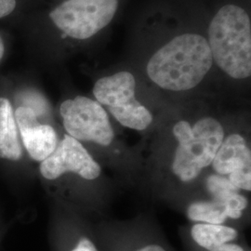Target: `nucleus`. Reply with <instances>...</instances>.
Returning <instances> with one entry per match:
<instances>
[{"instance_id": "1", "label": "nucleus", "mask_w": 251, "mask_h": 251, "mask_svg": "<svg viewBox=\"0 0 251 251\" xmlns=\"http://www.w3.org/2000/svg\"><path fill=\"white\" fill-rule=\"evenodd\" d=\"M212 63L206 38L197 34H184L174 37L152 55L147 64V74L164 90L183 91L196 88Z\"/></svg>"}, {"instance_id": "10", "label": "nucleus", "mask_w": 251, "mask_h": 251, "mask_svg": "<svg viewBox=\"0 0 251 251\" xmlns=\"http://www.w3.org/2000/svg\"><path fill=\"white\" fill-rule=\"evenodd\" d=\"M190 237L201 251H248L238 242V231L227 225L196 224Z\"/></svg>"}, {"instance_id": "6", "label": "nucleus", "mask_w": 251, "mask_h": 251, "mask_svg": "<svg viewBox=\"0 0 251 251\" xmlns=\"http://www.w3.org/2000/svg\"><path fill=\"white\" fill-rule=\"evenodd\" d=\"M63 125L67 134L79 142L110 145L114 130L106 111L97 100L77 96L64 100L60 106Z\"/></svg>"}, {"instance_id": "5", "label": "nucleus", "mask_w": 251, "mask_h": 251, "mask_svg": "<svg viewBox=\"0 0 251 251\" xmlns=\"http://www.w3.org/2000/svg\"><path fill=\"white\" fill-rule=\"evenodd\" d=\"M117 7V0H66L50 13V18L63 35L84 40L108 25Z\"/></svg>"}, {"instance_id": "13", "label": "nucleus", "mask_w": 251, "mask_h": 251, "mask_svg": "<svg viewBox=\"0 0 251 251\" xmlns=\"http://www.w3.org/2000/svg\"><path fill=\"white\" fill-rule=\"evenodd\" d=\"M206 186L213 198H226L239 191V189L233 186L229 179L219 174L209 176L206 180Z\"/></svg>"}, {"instance_id": "9", "label": "nucleus", "mask_w": 251, "mask_h": 251, "mask_svg": "<svg viewBox=\"0 0 251 251\" xmlns=\"http://www.w3.org/2000/svg\"><path fill=\"white\" fill-rule=\"evenodd\" d=\"M14 115L24 151L34 161L45 160L59 144L53 126L42 123L36 113L26 106H17Z\"/></svg>"}, {"instance_id": "7", "label": "nucleus", "mask_w": 251, "mask_h": 251, "mask_svg": "<svg viewBox=\"0 0 251 251\" xmlns=\"http://www.w3.org/2000/svg\"><path fill=\"white\" fill-rule=\"evenodd\" d=\"M39 173L49 180L59 179L67 173L91 180L100 175V167L81 142L66 134L59 141L54 152L40 162Z\"/></svg>"}, {"instance_id": "4", "label": "nucleus", "mask_w": 251, "mask_h": 251, "mask_svg": "<svg viewBox=\"0 0 251 251\" xmlns=\"http://www.w3.org/2000/svg\"><path fill=\"white\" fill-rule=\"evenodd\" d=\"M136 81L132 74L119 72L100 78L93 94L105 105L117 121L126 127L144 130L151 125L152 114L135 98Z\"/></svg>"}, {"instance_id": "16", "label": "nucleus", "mask_w": 251, "mask_h": 251, "mask_svg": "<svg viewBox=\"0 0 251 251\" xmlns=\"http://www.w3.org/2000/svg\"><path fill=\"white\" fill-rule=\"evenodd\" d=\"M5 50H6V48H5V42L2 38V36H0V63L5 55Z\"/></svg>"}, {"instance_id": "12", "label": "nucleus", "mask_w": 251, "mask_h": 251, "mask_svg": "<svg viewBox=\"0 0 251 251\" xmlns=\"http://www.w3.org/2000/svg\"><path fill=\"white\" fill-rule=\"evenodd\" d=\"M187 216L193 222L208 225H224L229 219L225 201L215 198L211 201L191 204L187 209Z\"/></svg>"}, {"instance_id": "3", "label": "nucleus", "mask_w": 251, "mask_h": 251, "mask_svg": "<svg viewBox=\"0 0 251 251\" xmlns=\"http://www.w3.org/2000/svg\"><path fill=\"white\" fill-rule=\"evenodd\" d=\"M178 148L172 162V171L184 182L197 179L214 159L225 139V130L213 117H205L195 125L179 121L173 126Z\"/></svg>"}, {"instance_id": "15", "label": "nucleus", "mask_w": 251, "mask_h": 251, "mask_svg": "<svg viewBox=\"0 0 251 251\" xmlns=\"http://www.w3.org/2000/svg\"><path fill=\"white\" fill-rule=\"evenodd\" d=\"M132 251H169L161 244L157 242L144 243L136 247Z\"/></svg>"}, {"instance_id": "14", "label": "nucleus", "mask_w": 251, "mask_h": 251, "mask_svg": "<svg viewBox=\"0 0 251 251\" xmlns=\"http://www.w3.org/2000/svg\"><path fill=\"white\" fill-rule=\"evenodd\" d=\"M68 251H99V250L90 237L84 235L79 237L72 249Z\"/></svg>"}, {"instance_id": "2", "label": "nucleus", "mask_w": 251, "mask_h": 251, "mask_svg": "<svg viewBox=\"0 0 251 251\" xmlns=\"http://www.w3.org/2000/svg\"><path fill=\"white\" fill-rule=\"evenodd\" d=\"M208 45L216 64L234 79L251 75V23L247 11L226 5L212 19Z\"/></svg>"}, {"instance_id": "8", "label": "nucleus", "mask_w": 251, "mask_h": 251, "mask_svg": "<svg viewBox=\"0 0 251 251\" xmlns=\"http://www.w3.org/2000/svg\"><path fill=\"white\" fill-rule=\"evenodd\" d=\"M219 175H229L233 186L251 190V152L240 134L229 135L224 139L211 163Z\"/></svg>"}, {"instance_id": "11", "label": "nucleus", "mask_w": 251, "mask_h": 251, "mask_svg": "<svg viewBox=\"0 0 251 251\" xmlns=\"http://www.w3.org/2000/svg\"><path fill=\"white\" fill-rule=\"evenodd\" d=\"M24 155L13 104L9 98L0 96V159L16 163Z\"/></svg>"}]
</instances>
